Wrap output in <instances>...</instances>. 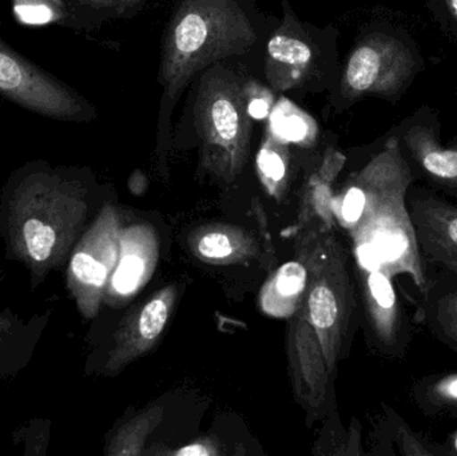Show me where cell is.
<instances>
[{
    "instance_id": "1",
    "label": "cell",
    "mask_w": 457,
    "mask_h": 456,
    "mask_svg": "<svg viewBox=\"0 0 457 456\" xmlns=\"http://www.w3.org/2000/svg\"><path fill=\"white\" fill-rule=\"evenodd\" d=\"M365 220L364 240L378 253L383 272L394 280L408 278L418 292L426 294L434 272L419 249L415 227L407 205V195L415 182L410 163L403 154L399 138H391L373 158L361 176Z\"/></svg>"
},
{
    "instance_id": "2",
    "label": "cell",
    "mask_w": 457,
    "mask_h": 456,
    "mask_svg": "<svg viewBox=\"0 0 457 456\" xmlns=\"http://www.w3.org/2000/svg\"><path fill=\"white\" fill-rule=\"evenodd\" d=\"M257 40L254 27L237 0H182L163 45L160 80L163 87L161 125L200 70L246 53Z\"/></svg>"
},
{
    "instance_id": "3",
    "label": "cell",
    "mask_w": 457,
    "mask_h": 456,
    "mask_svg": "<svg viewBox=\"0 0 457 456\" xmlns=\"http://www.w3.org/2000/svg\"><path fill=\"white\" fill-rule=\"evenodd\" d=\"M193 112L206 146L224 153L228 161L241 158L252 134V117L244 88L233 72L212 69L204 74Z\"/></svg>"
},
{
    "instance_id": "4",
    "label": "cell",
    "mask_w": 457,
    "mask_h": 456,
    "mask_svg": "<svg viewBox=\"0 0 457 456\" xmlns=\"http://www.w3.org/2000/svg\"><path fill=\"white\" fill-rule=\"evenodd\" d=\"M0 94L45 117L61 120H78L85 117L86 106L79 96L2 40Z\"/></svg>"
},
{
    "instance_id": "5",
    "label": "cell",
    "mask_w": 457,
    "mask_h": 456,
    "mask_svg": "<svg viewBox=\"0 0 457 456\" xmlns=\"http://www.w3.org/2000/svg\"><path fill=\"white\" fill-rule=\"evenodd\" d=\"M413 70L412 54L402 42L386 35H372L352 51L341 90L346 98L365 94L394 95L412 77Z\"/></svg>"
},
{
    "instance_id": "6",
    "label": "cell",
    "mask_w": 457,
    "mask_h": 456,
    "mask_svg": "<svg viewBox=\"0 0 457 456\" xmlns=\"http://www.w3.org/2000/svg\"><path fill=\"white\" fill-rule=\"evenodd\" d=\"M407 205L424 261L432 269L457 272V203L435 190L411 187Z\"/></svg>"
},
{
    "instance_id": "7",
    "label": "cell",
    "mask_w": 457,
    "mask_h": 456,
    "mask_svg": "<svg viewBox=\"0 0 457 456\" xmlns=\"http://www.w3.org/2000/svg\"><path fill=\"white\" fill-rule=\"evenodd\" d=\"M404 144L410 153V160H405L413 162L410 166L415 179L423 177L457 203V146H442L435 131L424 126L411 128L404 134Z\"/></svg>"
},
{
    "instance_id": "8",
    "label": "cell",
    "mask_w": 457,
    "mask_h": 456,
    "mask_svg": "<svg viewBox=\"0 0 457 456\" xmlns=\"http://www.w3.org/2000/svg\"><path fill=\"white\" fill-rule=\"evenodd\" d=\"M293 21L295 18L287 13L284 24L274 32L266 51V78L278 91L301 85L313 63V51Z\"/></svg>"
},
{
    "instance_id": "9",
    "label": "cell",
    "mask_w": 457,
    "mask_h": 456,
    "mask_svg": "<svg viewBox=\"0 0 457 456\" xmlns=\"http://www.w3.org/2000/svg\"><path fill=\"white\" fill-rule=\"evenodd\" d=\"M416 318L437 342L457 353V272L434 269Z\"/></svg>"
},
{
    "instance_id": "10",
    "label": "cell",
    "mask_w": 457,
    "mask_h": 456,
    "mask_svg": "<svg viewBox=\"0 0 457 456\" xmlns=\"http://www.w3.org/2000/svg\"><path fill=\"white\" fill-rule=\"evenodd\" d=\"M413 403L429 418H457V372L429 375L411 391Z\"/></svg>"
},
{
    "instance_id": "11",
    "label": "cell",
    "mask_w": 457,
    "mask_h": 456,
    "mask_svg": "<svg viewBox=\"0 0 457 456\" xmlns=\"http://www.w3.org/2000/svg\"><path fill=\"white\" fill-rule=\"evenodd\" d=\"M394 439L402 456H445L448 454L445 444H432L426 436L420 435L411 428L404 418L392 412Z\"/></svg>"
},
{
    "instance_id": "12",
    "label": "cell",
    "mask_w": 457,
    "mask_h": 456,
    "mask_svg": "<svg viewBox=\"0 0 457 456\" xmlns=\"http://www.w3.org/2000/svg\"><path fill=\"white\" fill-rule=\"evenodd\" d=\"M271 125H273L274 134L279 138L300 142L308 136L311 122L295 107L290 104H287V107H282V104H279L274 112Z\"/></svg>"
},
{
    "instance_id": "13",
    "label": "cell",
    "mask_w": 457,
    "mask_h": 456,
    "mask_svg": "<svg viewBox=\"0 0 457 456\" xmlns=\"http://www.w3.org/2000/svg\"><path fill=\"white\" fill-rule=\"evenodd\" d=\"M309 310L314 326L320 329H328L335 326L340 313L336 294L327 286H320L313 289L309 297Z\"/></svg>"
},
{
    "instance_id": "14",
    "label": "cell",
    "mask_w": 457,
    "mask_h": 456,
    "mask_svg": "<svg viewBox=\"0 0 457 456\" xmlns=\"http://www.w3.org/2000/svg\"><path fill=\"white\" fill-rule=\"evenodd\" d=\"M27 248L32 259L43 261L50 256L51 249L55 243V232L47 225L37 220L27 221L23 228Z\"/></svg>"
},
{
    "instance_id": "15",
    "label": "cell",
    "mask_w": 457,
    "mask_h": 456,
    "mask_svg": "<svg viewBox=\"0 0 457 456\" xmlns=\"http://www.w3.org/2000/svg\"><path fill=\"white\" fill-rule=\"evenodd\" d=\"M245 104L252 120H266L273 110V95L263 86L255 82L242 85Z\"/></svg>"
},
{
    "instance_id": "16",
    "label": "cell",
    "mask_w": 457,
    "mask_h": 456,
    "mask_svg": "<svg viewBox=\"0 0 457 456\" xmlns=\"http://www.w3.org/2000/svg\"><path fill=\"white\" fill-rule=\"evenodd\" d=\"M168 320V305L162 300L157 299L150 302L142 311L139 319V331L147 340L155 339L162 332Z\"/></svg>"
},
{
    "instance_id": "17",
    "label": "cell",
    "mask_w": 457,
    "mask_h": 456,
    "mask_svg": "<svg viewBox=\"0 0 457 456\" xmlns=\"http://www.w3.org/2000/svg\"><path fill=\"white\" fill-rule=\"evenodd\" d=\"M145 265L139 257L126 256L114 276V286L120 294H130L138 286Z\"/></svg>"
},
{
    "instance_id": "18",
    "label": "cell",
    "mask_w": 457,
    "mask_h": 456,
    "mask_svg": "<svg viewBox=\"0 0 457 456\" xmlns=\"http://www.w3.org/2000/svg\"><path fill=\"white\" fill-rule=\"evenodd\" d=\"M74 275L83 283L101 286L106 280L107 270L104 264L86 253L75 254L71 262Z\"/></svg>"
},
{
    "instance_id": "19",
    "label": "cell",
    "mask_w": 457,
    "mask_h": 456,
    "mask_svg": "<svg viewBox=\"0 0 457 456\" xmlns=\"http://www.w3.org/2000/svg\"><path fill=\"white\" fill-rule=\"evenodd\" d=\"M306 270L298 262H287L279 268L277 273L276 284L279 294L293 296L303 291L305 286Z\"/></svg>"
},
{
    "instance_id": "20",
    "label": "cell",
    "mask_w": 457,
    "mask_h": 456,
    "mask_svg": "<svg viewBox=\"0 0 457 456\" xmlns=\"http://www.w3.org/2000/svg\"><path fill=\"white\" fill-rule=\"evenodd\" d=\"M31 0H21L18 5H16V11H18L19 18L27 23H43V21H48L53 19V10H58L54 7L50 3L46 0H34V3H29ZM61 11V10H58Z\"/></svg>"
},
{
    "instance_id": "21",
    "label": "cell",
    "mask_w": 457,
    "mask_h": 456,
    "mask_svg": "<svg viewBox=\"0 0 457 456\" xmlns=\"http://www.w3.org/2000/svg\"><path fill=\"white\" fill-rule=\"evenodd\" d=\"M200 253L209 259H222L231 253V244L222 233H211L201 240Z\"/></svg>"
},
{
    "instance_id": "22",
    "label": "cell",
    "mask_w": 457,
    "mask_h": 456,
    "mask_svg": "<svg viewBox=\"0 0 457 456\" xmlns=\"http://www.w3.org/2000/svg\"><path fill=\"white\" fill-rule=\"evenodd\" d=\"M365 195L364 190L361 189L360 185H354L351 189L346 192L345 197L343 200V213L344 220L349 224H353L359 220L362 209H364Z\"/></svg>"
},
{
    "instance_id": "23",
    "label": "cell",
    "mask_w": 457,
    "mask_h": 456,
    "mask_svg": "<svg viewBox=\"0 0 457 456\" xmlns=\"http://www.w3.org/2000/svg\"><path fill=\"white\" fill-rule=\"evenodd\" d=\"M258 165L261 170L269 178L281 179L285 174L284 161L281 160L278 154L273 150L263 149L258 154Z\"/></svg>"
},
{
    "instance_id": "24",
    "label": "cell",
    "mask_w": 457,
    "mask_h": 456,
    "mask_svg": "<svg viewBox=\"0 0 457 456\" xmlns=\"http://www.w3.org/2000/svg\"><path fill=\"white\" fill-rule=\"evenodd\" d=\"M87 4L98 8H107V10L117 11V12H126L131 8L144 3L145 0H82Z\"/></svg>"
},
{
    "instance_id": "25",
    "label": "cell",
    "mask_w": 457,
    "mask_h": 456,
    "mask_svg": "<svg viewBox=\"0 0 457 456\" xmlns=\"http://www.w3.org/2000/svg\"><path fill=\"white\" fill-rule=\"evenodd\" d=\"M208 450L204 449L200 444H193V446L187 447V449L179 452V455H206Z\"/></svg>"
},
{
    "instance_id": "26",
    "label": "cell",
    "mask_w": 457,
    "mask_h": 456,
    "mask_svg": "<svg viewBox=\"0 0 457 456\" xmlns=\"http://www.w3.org/2000/svg\"><path fill=\"white\" fill-rule=\"evenodd\" d=\"M445 446L447 449L448 454L457 455V430L450 436Z\"/></svg>"
},
{
    "instance_id": "27",
    "label": "cell",
    "mask_w": 457,
    "mask_h": 456,
    "mask_svg": "<svg viewBox=\"0 0 457 456\" xmlns=\"http://www.w3.org/2000/svg\"><path fill=\"white\" fill-rule=\"evenodd\" d=\"M448 8H450L451 13H453V18L457 21V0H447Z\"/></svg>"
},
{
    "instance_id": "28",
    "label": "cell",
    "mask_w": 457,
    "mask_h": 456,
    "mask_svg": "<svg viewBox=\"0 0 457 456\" xmlns=\"http://www.w3.org/2000/svg\"><path fill=\"white\" fill-rule=\"evenodd\" d=\"M46 2L50 3V4H53L54 7L58 8V10H62V7H63V3H62V0H46Z\"/></svg>"
}]
</instances>
